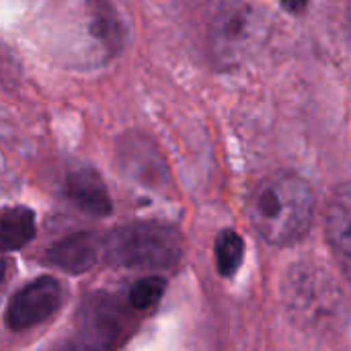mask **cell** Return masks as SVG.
<instances>
[{
  "instance_id": "cell-5",
  "label": "cell",
  "mask_w": 351,
  "mask_h": 351,
  "mask_svg": "<svg viewBox=\"0 0 351 351\" xmlns=\"http://www.w3.org/2000/svg\"><path fill=\"white\" fill-rule=\"evenodd\" d=\"M284 302L300 321H327L339 306V288L323 267L300 263L284 282Z\"/></svg>"
},
{
  "instance_id": "cell-2",
  "label": "cell",
  "mask_w": 351,
  "mask_h": 351,
  "mask_svg": "<svg viewBox=\"0 0 351 351\" xmlns=\"http://www.w3.org/2000/svg\"><path fill=\"white\" fill-rule=\"evenodd\" d=\"M267 14L247 2L226 0L214 6L206 25V47L218 68H234L267 39Z\"/></svg>"
},
{
  "instance_id": "cell-16",
  "label": "cell",
  "mask_w": 351,
  "mask_h": 351,
  "mask_svg": "<svg viewBox=\"0 0 351 351\" xmlns=\"http://www.w3.org/2000/svg\"><path fill=\"white\" fill-rule=\"evenodd\" d=\"M346 31H348V39L351 43V0L346 4Z\"/></svg>"
},
{
  "instance_id": "cell-13",
  "label": "cell",
  "mask_w": 351,
  "mask_h": 351,
  "mask_svg": "<svg viewBox=\"0 0 351 351\" xmlns=\"http://www.w3.org/2000/svg\"><path fill=\"white\" fill-rule=\"evenodd\" d=\"M243 255H245L243 237L234 230L220 232V237L216 239V265L220 276L232 278L243 263Z\"/></svg>"
},
{
  "instance_id": "cell-9",
  "label": "cell",
  "mask_w": 351,
  "mask_h": 351,
  "mask_svg": "<svg viewBox=\"0 0 351 351\" xmlns=\"http://www.w3.org/2000/svg\"><path fill=\"white\" fill-rule=\"evenodd\" d=\"M66 195L68 199L86 214L93 216H109L113 212V204L107 191L105 181L93 169H78L66 179Z\"/></svg>"
},
{
  "instance_id": "cell-1",
  "label": "cell",
  "mask_w": 351,
  "mask_h": 351,
  "mask_svg": "<svg viewBox=\"0 0 351 351\" xmlns=\"http://www.w3.org/2000/svg\"><path fill=\"white\" fill-rule=\"evenodd\" d=\"M247 216L257 234L274 247L302 241L315 218V193L296 173H276L257 183L247 199Z\"/></svg>"
},
{
  "instance_id": "cell-11",
  "label": "cell",
  "mask_w": 351,
  "mask_h": 351,
  "mask_svg": "<svg viewBox=\"0 0 351 351\" xmlns=\"http://www.w3.org/2000/svg\"><path fill=\"white\" fill-rule=\"evenodd\" d=\"M35 237V214L25 206H12L2 212V251H19Z\"/></svg>"
},
{
  "instance_id": "cell-15",
  "label": "cell",
  "mask_w": 351,
  "mask_h": 351,
  "mask_svg": "<svg viewBox=\"0 0 351 351\" xmlns=\"http://www.w3.org/2000/svg\"><path fill=\"white\" fill-rule=\"evenodd\" d=\"M282 2H284V8L288 12H292V14L304 12L306 10V4H308V0H282Z\"/></svg>"
},
{
  "instance_id": "cell-10",
  "label": "cell",
  "mask_w": 351,
  "mask_h": 351,
  "mask_svg": "<svg viewBox=\"0 0 351 351\" xmlns=\"http://www.w3.org/2000/svg\"><path fill=\"white\" fill-rule=\"evenodd\" d=\"M119 158L132 177H138L146 183L162 179L165 175L162 158L158 156L156 148L142 136H128V140L119 146Z\"/></svg>"
},
{
  "instance_id": "cell-3",
  "label": "cell",
  "mask_w": 351,
  "mask_h": 351,
  "mask_svg": "<svg viewBox=\"0 0 351 351\" xmlns=\"http://www.w3.org/2000/svg\"><path fill=\"white\" fill-rule=\"evenodd\" d=\"M111 265L130 269H171L183 257V237L177 228L158 222L121 226L103 243Z\"/></svg>"
},
{
  "instance_id": "cell-4",
  "label": "cell",
  "mask_w": 351,
  "mask_h": 351,
  "mask_svg": "<svg viewBox=\"0 0 351 351\" xmlns=\"http://www.w3.org/2000/svg\"><path fill=\"white\" fill-rule=\"evenodd\" d=\"M130 333L128 311L107 294L88 296L62 351H113Z\"/></svg>"
},
{
  "instance_id": "cell-6",
  "label": "cell",
  "mask_w": 351,
  "mask_h": 351,
  "mask_svg": "<svg viewBox=\"0 0 351 351\" xmlns=\"http://www.w3.org/2000/svg\"><path fill=\"white\" fill-rule=\"evenodd\" d=\"M62 306V286L53 278H37L25 284L6 306V327L12 333L33 329L51 319Z\"/></svg>"
},
{
  "instance_id": "cell-8",
  "label": "cell",
  "mask_w": 351,
  "mask_h": 351,
  "mask_svg": "<svg viewBox=\"0 0 351 351\" xmlns=\"http://www.w3.org/2000/svg\"><path fill=\"white\" fill-rule=\"evenodd\" d=\"M103 251V243L93 232H76L70 234L47 249L45 261L68 274L88 271Z\"/></svg>"
},
{
  "instance_id": "cell-14",
  "label": "cell",
  "mask_w": 351,
  "mask_h": 351,
  "mask_svg": "<svg viewBox=\"0 0 351 351\" xmlns=\"http://www.w3.org/2000/svg\"><path fill=\"white\" fill-rule=\"evenodd\" d=\"M165 288H167V282L158 276H150V278L136 282L130 290V306L136 311L152 308L162 298Z\"/></svg>"
},
{
  "instance_id": "cell-12",
  "label": "cell",
  "mask_w": 351,
  "mask_h": 351,
  "mask_svg": "<svg viewBox=\"0 0 351 351\" xmlns=\"http://www.w3.org/2000/svg\"><path fill=\"white\" fill-rule=\"evenodd\" d=\"M88 33L109 56H113V53H117L121 49L123 37H125L123 27L119 23V16L105 2H99L97 10L93 12L90 25H88Z\"/></svg>"
},
{
  "instance_id": "cell-7",
  "label": "cell",
  "mask_w": 351,
  "mask_h": 351,
  "mask_svg": "<svg viewBox=\"0 0 351 351\" xmlns=\"http://www.w3.org/2000/svg\"><path fill=\"white\" fill-rule=\"evenodd\" d=\"M327 241L333 255L351 280V185H339L327 206Z\"/></svg>"
}]
</instances>
